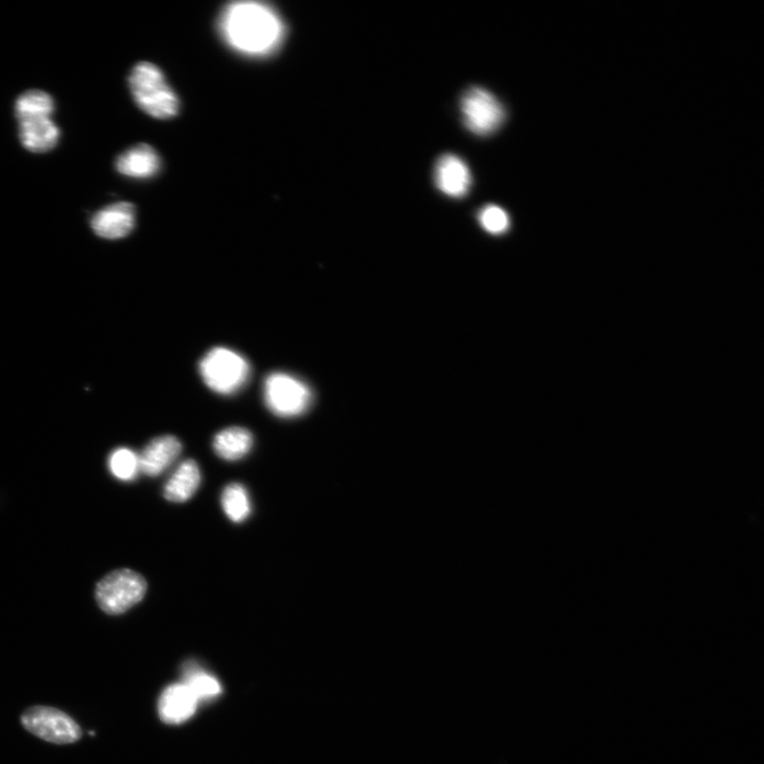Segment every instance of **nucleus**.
I'll return each instance as SVG.
<instances>
[{"label":"nucleus","mask_w":764,"mask_h":764,"mask_svg":"<svg viewBox=\"0 0 764 764\" xmlns=\"http://www.w3.org/2000/svg\"><path fill=\"white\" fill-rule=\"evenodd\" d=\"M19 125L21 143L33 153L48 152L59 143L60 130L51 118L27 120Z\"/></svg>","instance_id":"ddd939ff"},{"label":"nucleus","mask_w":764,"mask_h":764,"mask_svg":"<svg viewBox=\"0 0 764 764\" xmlns=\"http://www.w3.org/2000/svg\"><path fill=\"white\" fill-rule=\"evenodd\" d=\"M198 700L183 683L167 687L159 701V714L167 724H181L196 713Z\"/></svg>","instance_id":"9d476101"},{"label":"nucleus","mask_w":764,"mask_h":764,"mask_svg":"<svg viewBox=\"0 0 764 764\" xmlns=\"http://www.w3.org/2000/svg\"><path fill=\"white\" fill-rule=\"evenodd\" d=\"M183 684L201 701H212L220 696L222 687L219 681L210 673L205 672L198 664L188 663L184 669Z\"/></svg>","instance_id":"f3484780"},{"label":"nucleus","mask_w":764,"mask_h":764,"mask_svg":"<svg viewBox=\"0 0 764 764\" xmlns=\"http://www.w3.org/2000/svg\"><path fill=\"white\" fill-rule=\"evenodd\" d=\"M253 446L252 433L242 427L220 431L214 439L215 453L223 460L238 461L246 457Z\"/></svg>","instance_id":"2eb2a0df"},{"label":"nucleus","mask_w":764,"mask_h":764,"mask_svg":"<svg viewBox=\"0 0 764 764\" xmlns=\"http://www.w3.org/2000/svg\"><path fill=\"white\" fill-rule=\"evenodd\" d=\"M479 222L492 235H501L510 228L509 215L497 205L485 206L479 214Z\"/></svg>","instance_id":"aec40b11"},{"label":"nucleus","mask_w":764,"mask_h":764,"mask_svg":"<svg viewBox=\"0 0 764 764\" xmlns=\"http://www.w3.org/2000/svg\"><path fill=\"white\" fill-rule=\"evenodd\" d=\"M182 451V444L172 436L152 440L140 457V470L149 477H158L175 462Z\"/></svg>","instance_id":"9b49d317"},{"label":"nucleus","mask_w":764,"mask_h":764,"mask_svg":"<svg viewBox=\"0 0 764 764\" xmlns=\"http://www.w3.org/2000/svg\"><path fill=\"white\" fill-rule=\"evenodd\" d=\"M135 207L129 202H119L102 208L92 220L93 231L104 239H120L128 236L135 227Z\"/></svg>","instance_id":"6e6552de"},{"label":"nucleus","mask_w":764,"mask_h":764,"mask_svg":"<svg viewBox=\"0 0 764 764\" xmlns=\"http://www.w3.org/2000/svg\"><path fill=\"white\" fill-rule=\"evenodd\" d=\"M201 484V472L196 461L182 462L164 488V496L171 502H185L193 497Z\"/></svg>","instance_id":"4468645a"},{"label":"nucleus","mask_w":764,"mask_h":764,"mask_svg":"<svg viewBox=\"0 0 764 764\" xmlns=\"http://www.w3.org/2000/svg\"><path fill=\"white\" fill-rule=\"evenodd\" d=\"M129 84L137 106L151 117L170 119L178 115L179 98L158 66L149 62L138 63L132 69Z\"/></svg>","instance_id":"f03ea898"},{"label":"nucleus","mask_w":764,"mask_h":764,"mask_svg":"<svg viewBox=\"0 0 764 764\" xmlns=\"http://www.w3.org/2000/svg\"><path fill=\"white\" fill-rule=\"evenodd\" d=\"M116 170L129 178H152L161 170V159L151 146L141 144L121 153L115 163Z\"/></svg>","instance_id":"f8f14e48"},{"label":"nucleus","mask_w":764,"mask_h":764,"mask_svg":"<svg viewBox=\"0 0 764 764\" xmlns=\"http://www.w3.org/2000/svg\"><path fill=\"white\" fill-rule=\"evenodd\" d=\"M22 723L34 736L56 744L77 742L82 735L79 725L56 708L32 707L23 715Z\"/></svg>","instance_id":"0eeeda50"},{"label":"nucleus","mask_w":764,"mask_h":764,"mask_svg":"<svg viewBox=\"0 0 764 764\" xmlns=\"http://www.w3.org/2000/svg\"><path fill=\"white\" fill-rule=\"evenodd\" d=\"M112 474L121 481H132L140 472V458L129 448H118L113 451L110 461Z\"/></svg>","instance_id":"6ab92c4d"},{"label":"nucleus","mask_w":764,"mask_h":764,"mask_svg":"<svg viewBox=\"0 0 764 764\" xmlns=\"http://www.w3.org/2000/svg\"><path fill=\"white\" fill-rule=\"evenodd\" d=\"M434 182L448 197L462 198L470 190L472 175L470 169L455 154H445L434 168Z\"/></svg>","instance_id":"1a4fd4ad"},{"label":"nucleus","mask_w":764,"mask_h":764,"mask_svg":"<svg viewBox=\"0 0 764 764\" xmlns=\"http://www.w3.org/2000/svg\"><path fill=\"white\" fill-rule=\"evenodd\" d=\"M200 374L205 384L213 391L229 395L246 385L250 366L248 361L236 352L216 347L202 359Z\"/></svg>","instance_id":"20e7f679"},{"label":"nucleus","mask_w":764,"mask_h":764,"mask_svg":"<svg viewBox=\"0 0 764 764\" xmlns=\"http://www.w3.org/2000/svg\"><path fill=\"white\" fill-rule=\"evenodd\" d=\"M460 108L464 126L479 136L493 134L506 119L502 104L482 88L468 89L461 98Z\"/></svg>","instance_id":"423d86ee"},{"label":"nucleus","mask_w":764,"mask_h":764,"mask_svg":"<svg viewBox=\"0 0 764 764\" xmlns=\"http://www.w3.org/2000/svg\"><path fill=\"white\" fill-rule=\"evenodd\" d=\"M54 111V99L43 91H28L15 102V115L19 123L32 119L51 118Z\"/></svg>","instance_id":"dca6fc26"},{"label":"nucleus","mask_w":764,"mask_h":764,"mask_svg":"<svg viewBox=\"0 0 764 764\" xmlns=\"http://www.w3.org/2000/svg\"><path fill=\"white\" fill-rule=\"evenodd\" d=\"M221 505L224 513L235 524L245 522L252 512L249 493L240 483H231L223 490Z\"/></svg>","instance_id":"a211bd4d"},{"label":"nucleus","mask_w":764,"mask_h":764,"mask_svg":"<svg viewBox=\"0 0 764 764\" xmlns=\"http://www.w3.org/2000/svg\"><path fill=\"white\" fill-rule=\"evenodd\" d=\"M265 402L269 410L281 418L304 414L312 403L309 387L298 378L285 373H273L265 381Z\"/></svg>","instance_id":"39448f33"},{"label":"nucleus","mask_w":764,"mask_h":764,"mask_svg":"<svg viewBox=\"0 0 764 764\" xmlns=\"http://www.w3.org/2000/svg\"><path fill=\"white\" fill-rule=\"evenodd\" d=\"M146 592L147 582L140 573L120 569L111 572L98 583L96 600L104 613L120 615L140 603Z\"/></svg>","instance_id":"7ed1b4c3"},{"label":"nucleus","mask_w":764,"mask_h":764,"mask_svg":"<svg viewBox=\"0 0 764 764\" xmlns=\"http://www.w3.org/2000/svg\"><path fill=\"white\" fill-rule=\"evenodd\" d=\"M222 32L236 49L247 54H265L279 44L283 27L279 17L264 4L241 2L222 14Z\"/></svg>","instance_id":"f257e3e1"}]
</instances>
